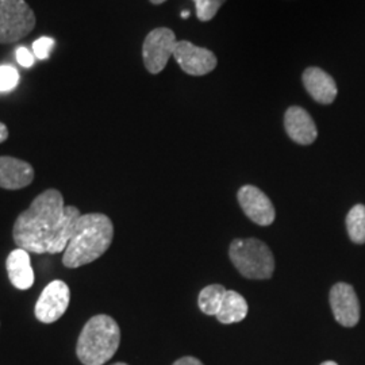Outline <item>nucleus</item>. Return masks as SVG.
<instances>
[{
    "instance_id": "f257e3e1",
    "label": "nucleus",
    "mask_w": 365,
    "mask_h": 365,
    "mask_svg": "<svg viewBox=\"0 0 365 365\" xmlns=\"http://www.w3.org/2000/svg\"><path fill=\"white\" fill-rule=\"evenodd\" d=\"M80 215L78 207L64 205L60 191L46 190L16 218L14 242L29 253H61L66 250Z\"/></svg>"
},
{
    "instance_id": "f03ea898",
    "label": "nucleus",
    "mask_w": 365,
    "mask_h": 365,
    "mask_svg": "<svg viewBox=\"0 0 365 365\" xmlns=\"http://www.w3.org/2000/svg\"><path fill=\"white\" fill-rule=\"evenodd\" d=\"M114 226L105 214L80 215L66 245L63 262L66 268H78L98 260L110 248Z\"/></svg>"
},
{
    "instance_id": "7ed1b4c3",
    "label": "nucleus",
    "mask_w": 365,
    "mask_h": 365,
    "mask_svg": "<svg viewBox=\"0 0 365 365\" xmlns=\"http://www.w3.org/2000/svg\"><path fill=\"white\" fill-rule=\"evenodd\" d=\"M120 344V329L106 314L92 317L78 336L76 353L84 365H103L113 359Z\"/></svg>"
},
{
    "instance_id": "20e7f679",
    "label": "nucleus",
    "mask_w": 365,
    "mask_h": 365,
    "mask_svg": "<svg viewBox=\"0 0 365 365\" xmlns=\"http://www.w3.org/2000/svg\"><path fill=\"white\" fill-rule=\"evenodd\" d=\"M237 271L244 277L264 280L272 277L274 259L272 250L260 240H235L229 250Z\"/></svg>"
},
{
    "instance_id": "39448f33",
    "label": "nucleus",
    "mask_w": 365,
    "mask_h": 365,
    "mask_svg": "<svg viewBox=\"0 0 365 365\" xmlns=\"http://www.w3.org/2000/svg\"><path fill=\"white\" fill-rule=\"evenodd\" d=\"M36 26V15L25 0H0V43L18 42Z\"/></svg>"
},
{
    "instance_id": "423d86ee",
    "label": "nucleus",
    "mask_w": 365,
    "mask_h": 365,
    "mask_svg": "<svg viewBox=\"0 0 365 365\" xmlns=\"http://www.w3.org/2000/svg\"><path fill=\"white\" fill-rule=\"evenodd\" d=\"M176 36L168 27L152 30L144 41L143 57L145 68L152 75H157L168 64L176 48Z\"/></svg>"
},
{
    "instance_id": "0eeeda50",
    "label": "nucleus",
    "mask_w": 365,
    "mask_h": 365,
    "mask_svg": "<svg viewBox=\"0 0 365 365\" xmlns=\"http://www.w3.org/2000/svg\"><path fill=\"white\" fill-rule=\"evenodd\" d=\"M71 302V289L63 280H53L41 292L36 303L34 314L42 324L58 321L68 309Z\"/></svg>"
},
{
    "instance_id": "6e6552de",
    "label": "nucleus",
    "mask_w": 365,
    "mask_h": 365,
    "mask_svg": "<svg viewBox=\"0 0 365 365\" xmlns=\"http://www.w3.org/2000/svg\"><path fill=\"white\" fill-rule=\"evenodd\" d=\"M173 57L182 72L190 76H205L212 72L218 64L214 53L206 48L196 46L190 41H178Z\"/></svg>"
},
{
    "instance_id": "1a4fd4ad",
    "label": "nucleus",
    "mask_w": 365,
    "mask_h": 365,
    "mask_svg": "<svg viewBox=\"0 0 365 365\" xmlns=\"http://www.w3.org/2000/svg\"><path fill=\"white\" fill-rule=\"evenodd\" d=\"M330 307L339 325L353 327L359 324L360 302L351 284L337 283L333 286L330 289Z\"/></svg>"
},
{
    "instance_id": "9d476101",
    "label": "nucleus",
    "mask_w": 365,
    "mask_h": 365,
    "mask_svg": "<svg viewBox=\"0 0 365 365\" xmlns=\"http://www.w3.org/2000/svg\"><path fill=\"white\" fill-rule=\"evenodd\" d=\"M238 202L250 221L269 226L274 221V207L269 197L255 185H244L238 191Z\"/></svg>"
},
{
    "instance_id": "9b49d317",
    "label": "nucleus",
    "mask_w": 365,
    "mask_h": 365,
    "mask_svg": "<svg viewBox=\"0 0 365 365\" xmlns=\"http://www.w3.org/2000/svg\"><path fill=\"white\" fill-rule=\"evenodd\" d=\"M284 128L288 137L297 144H313L318 137L313 118L299 106H292L286 111Z\"/></svg>"
},
{
    "instance_id": "f8f14e48",
    "label": "nucleus",
    "mask_w": 365,
    "mask_h": 365,
    "mask_svg": "<svg viewBox=\"0 0 365 365\" xmlns=\"http://www.w3.org/2000/svg\"><path fill=\"white\" fill-rule=\"evenodd\" d=\"M302 81L306 91L321 105H330L337 98L339 90L334 78L321 68H307L302 75Z\"/></svg>"
},
{
    "instance_id": "ddd939ff",
    "label": "nucleus",
    "mask_w": 365,
    "mask_h": 365,
    "mask_svg": "<svg viewBox=\"0 0 365 365\" xmlns=\"http://www.w3.org/2000/svg\"><path fill=\"white\" fill-rule=\"evenodd\" d=\"M34 180L33 167L19 158L0 157V187L4 190H21Z\"/></svg>"
},
{
    "instance_id": "4468645a",
    "label": "nucleus",
    "mask_w": 365,
    "mask_h": 365,
    "mask_svg": "<svg viewBox=\"0 0 365 365\" xmlns=\"http://www.w3.org/2000/svg\"><path fill=\"white\" fill-rule=\"evenodd\" d=\"M10 282L18 289H29L34 284V271L31 267L29 252L22 248L13 250L6 261Z\"/></svg>"
},
{
    "instance_id": "2eb2a0df",
    "label": "nucleus",
    "mask_w": 365,
    "mask_h": 365,
    "mask_svg": "<svg viewBox=\"0 0 365 365\" xmlns=\"http://www.w3.org/2000/svg\"><path fill=\"white\" fill-rule=\"evenodd\" d=\"M247 315L248 303L245 298L235 291H227L222 302L221 309L217 314V319L223 325H230L244 321Z\"/></svg>"
},
{
    "instance_id": "dca6fc26",
    "label": "nucleus",
    "mask_w": 365,
    "mask_h": 365,
    "mask_svg": "<svg viewBox=\"0 0 365 365\" xmlns=\"http://www.w3.org/2000/svg\"><path fill=\"white\" fill-rule=\"evenodd\" d=\"M226 292H227V289L221 284H211V286L203 288L200 291L199 299H197V304H199V309L202 310V313L217 317Z\"/></svg>"
},
{
    "instance_id": "f3484780",
    "label": "nucleus",
    "mask_w": 365,
    "mask_h": 365,
    "mask_svg": "<svg viewBox=\"0 0 365 365\" xmlns=\"http://www.w3.org/2000/svg\"><path fill=\"white\" fill-rule=\"evenodd\" d=\"M348 235L354 244H365V206L356 205L346 215Z\"/></svg>"
},
{
    "instance_id": "a211bd4d",
    "label": "nucleus",
    "mask_w": 365,
    "mask_h": 365,
    "mask_svg": "<svg viewBox=\"0 0 365 365\" xmlns=\"http://www.w3.org/2000/svg\"><path fill=\"white\" fill-rule=\"evenodd\" d=\"M226 0H194L196 7V15L199 21L202 22H209L211 21L218 10L221 9L222 4Z\"/></svg>"
},
{
    "instance_id": "6ab92c4d",
    "label": "nucleus",
    "mask_w": 365,
    "mask_h": 365,
    "mask_svg": "<svg viewBox=\"0 0 365 365\" xmlns=\"http://www.w3.org/2000/svg\"><path fill=\"white\" fill-rule=\"evenodd\" d=\"M19 83V73L11 66H0V92L13 91Z\"/></svg>"
},
{
    "instance_id": "aec40b11",
    "label": "nucleus",
    "mask_w": 365,
    "mask_h": 365,
    "mask_svg": "<svg viewBox=\"0 0 365 365\" xmlns=\"http://www.w3.org/2000/svg\"><path fill=\"white\" fill-rule=\"evenodd\" d=\"M53 46H54V39L49 38V37H41V38L36 39L33 43V54L38 60H48L51 52H52Z\"/></svg>"
},
{
    "instance_id": "412c9836",
    "label": "nucleus",
    "mask_w": 365,
    "mask_h": 365,
    "mask_svg": "<svg viewBox=\"0 0 365 365\" xmlns=\"http://www.w3.org/2000/svg\"><path fill=\"white\" fill-rule=\"evenodd\" d=\"M16 61L25 68L34 66V54L30 52L27 48H18L16 49Z\"/></svg>"
},
{
    "instance_id": "4be33fe9",
    "label": "nucleus",
    "mask_w": 365,
    "mask_h": 365,
    "mask_svg": "<svg viewBox=\"0 0 365 365\" xmlns=\"http://www.w3.org/2000/svg\"><path fill=\"white\" fill-rule=\"evenodd\" d=\"M172 365H205L200 360H197L195 357L187 356V357H182L178 361H175Z\"/></svg>"
},
{
    "instance_id": "5701e85b",
    "label": "nucleus",
    "mask_w": 365,
    "mask_h": 365,
    "mask_svg": "<svg viewBox=\"0 0 365 365\" xmlns=\"http://www.w3.org/2000/svg\"><path fill=\"white\" fill-rule=\"evenodd\" d=\"M7 138H9V129L4 123L0 122V144L4 143Z\"/></svg>"
},
{
    "instance_id": "b1692460",
    "label": "nucleus",
    "mask_w": 365,
    "mask_h": 365,
    "mask_svg": "<svg viewBox=\"0 0 365 365\" xmlns=\"http://www.w3.org/2000/svg\"><path fill=\"white\" fill-rule=\"evenodd\" d=\"M164 1H167V0H150V3H153V4H161Z\"/></svg>"
},
{
    "instance_id": "393cba45",
    "label": "nucleus",
    "mask_w": 365,
    "mask_h": 365,
    "mask_svg": "<svg viewBox=\"0 0 365 365\" xmlns=\"http://www.w3.org/2000/svg\"><path fill=\"white\" fill-rule=\"evenodd\" d=\"M321 365H339L337 363H334V361H325V363H322Z\"/></svg>"
},
{
    "instance_id": "a878e982",
    "label": "nucleus",
    "mask_w": 365,
    "mask_h": 365,
    "mask_svg": "<svg viewBox=\"0 0 365 365\" xmlns=\"http://www.w3.org/2000/svg\"><path fill=\"white\" fill-rule=\"evenodd\" d=\"M182 18H188L190 16V13L188 11H184V13H182Z\"/></svg>"
},
{
    "instance_id": "bb28decb",
    "label": "nucleus",
    "mask_w": 365,
    "mask_h": 365,
    "mask_svg": "<svg viewBox=\"0 0 365 365\" xmlns=\"http://www.w3.org/2000/svg\"><path fill=\"white\" fill-rule=\"evenodd\" d=\"M113 365H129V364H126V363H115V364H113Z\"/></svg>"
}]
</instances>
